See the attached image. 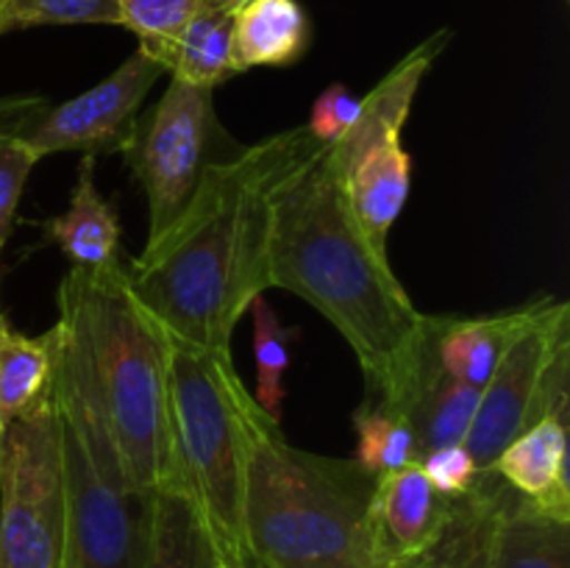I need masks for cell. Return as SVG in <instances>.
<instances>
[{"instance_id": "6da1fadb", "label": "cell", "mask_w": 570, "mask_h": 568, "mask_svg": "<svg viewBox=\"0 0 570 568\" xmlns=\"http://www.w3.org/2000/svg\"><path fill=\"white\" fill-rule=\"evenodd\" d=\"M306 137L287 128L209 161L184 215L128 262V290L167 337L232 360V332L271 287V189Z\"/></svg>"}, {"instance_id": "7a4b0ae2", "label": "cell", "mask_w": 570, "mask_h": 568, "mask_svg": "<svg viewBox=\"0 0 570 568\" xmlns=\"http://www.w3.org/2000/svg\"><path fill=\"white\" fill-rule=\"evenodd\" d=\"M267 282L309 301L345 337L376 401L401 393L426 315L367 239L323 143L306 137L271 189Z\"/></svg>"}, {"instance_id": "3957f363", "label": "cell", "mask_w": 570, "mask_h": 568, "mask_svg": "<svg viewBox=\"0 0 570 568\" xmlns=\"http://www.w3.org/2000/svg\"><path fill=\"white\" fill-rule=\"evenodd\" d=\"M245 543L259 568H384L371 529L376 477L356 460L295 449L243 399Z\"/></svg>"}, {"instance_id": "277c9868", "label": "cell", "mask_w": 570, "mask_h": 568, "mask_svg": "<svg viewBox=\"0 0 570 568\" xmlns=\"http://www.w3.org/2000/svg\"><path fill=\"white\" fill-rule=\"evenodd\" d=\"M59 321L81 351L128 482L142 493L181 490L167 337L128 290L126 262L104 271L70 267L59 284Z\"/></svg>"}, {"instance_id": "5b68a950", "label": "cell", "mask_w": 570, "mask_h": 568, "mask_svg": "<svg viewBox=\"0 0 570 568\" xmlns=\"http://www.w3.org/2000/svg\"><path fill=\"white\" fill-rule=\"evenodd\" d=\"M50 393L65 477L61 568H145L154 493L128 482L70 329L53 323Z\"/></svg>"}, {"instance_id": "8992f818", "label": "cell", "mask_w": 570, "mask_h": 568, "mask_svg": "<svg viewBox=\"0 0 570 568\" xmlns=\"http://www.w3.org/2000/svg\"><path fill=\"white\" fill-rule=\"evenodd\" d=\"M167 373L181 493L193 501L215 555L250 557L243 527V399L248 388L237 376L234 360L170 337Z\"/></svg>"}, {"instance_id": "52a82bcc", "label": "cell", "mask_w": 570, "mask_h": 568, "mask_svg": "<svg viewBox=\"0 0 570 568\" xmlns=\"http://www.w3.org/2000/svg\"><path fill=\"white\" fill-rule=\"evenodd\" d=\"M451 31H438L404 56L362 98L354 126L326 145L343 182L345 198L362 232L379 251H387L390 228L399 221L412 187V156L401 143L423 76L449 45Z\"/></svg>"}, {"instance_id": "ba28073f", "label": "cell", "mask_w": 570, "mask_h": 568, "mask_svg": "<svg viewBox=\"0 0 570 568\" xmlns=\"http://www.w3.org/2000/svg\"><path fill=\"white\" fill-rule=\"evenodd\" d=\"M568 379L570 306L557 298L532 301L527 323L482 388L468 432L465 449L482 471L540 418H568Z\"/></svg>"}, {"instance_id": "9c48e42d", "label": "cell", "mask_w": 570, "mask_h": 568, "mask_svg": "<svg viewBox=\"0 0 570 568\" xmlns=\"http://www.w3.org/2000/svg\"><path fill=\"white\" fill-rule=\"evenodd\" d=\"M65 477L53 393L0 438V568H61Z\"/></svg>"}, {"instance_id": "30bf717a", "label": "cell", "mask_w": 570, "mask_h": 568, "mask_svg": "<svg viewBox=\"0 0 570 568\" xmlns=\"http://www.w3.org/2000/svg\"><path fill=\"white\" fill-rule=\"evenodd\" d=\"M215 89L173 81L148 115L137 117L122 156L148 200V239L165 234L193 200L215 137ZM145 239V243H148Z\"/></svg>"}, {"instance_id": "8fae6325", "label": "cell", "mask_w": 570, "mask_h": 568, "mask_svg": "<svg viewBox=\"0 0 570 568\" xmlns=\"http://www.w3.org/2000/svg\"><path fill=\"white\" fill-rule=\"evenodd\" d=\"M165 76V67L150 59L142 48L134 50L111 76L87 92L53 106L20 134L39 156L70 154L100 156L122 150L142 100L150 87Z\"/></svg>"}, {"instance_id": "7c38bea8", "label": "cell", "mask_w": 570, "mask_h": 568, "mask_svg": "<svg viewBox=\"0 0 570 568\" xmlns=\"http://www.w3.org/2000/svg\"><path fill=\"white\" fill-rule=\"evenodd\" d=\"M460 496H445L429 482L421 466L376 477L371 529L382 566L429 549L449 527Z\"/></svg>"}, {"instance_id": "4fadbf2b", "label": "cell", "mask_w": 570, "mask_h": 568, "mask_svg": "<svg viewBox=\"0 0 570 568\" xmlns=\"http://www.w3.org/2000/svg\"><path fill=\"white\" fill-rule=\"evenodd\" d=\"M479 395L482 390L456 382L438 365L426 337V321H423V337L404 388L390 404L384 401L379 404L404 418L415 438L417 454L423 457L440 445L465 443L473 415H476Z\"/></svg>"}, {"instance_id": "5bb4252c", "label": "cell", "mask_w": 570, "mask_h": 568, "mask_svg": "<svg viewBox=\"0 0 570 568\" xmlns=\"http://www.w3.org/2000/svg\"><path fill=\"white\" fill-rule=\"evenodd\" d=\"M488 471L549 516L570 521L566 415L540 418L501 449Z\"/></svg>"}, {"instance_id": "9a60e30c", "label": "cell", "mask_w": 570, "mask_h": 568, "mask_svg": "<svg viewBox=\"0 0 570 568\" xmlns=\"http://www.w3.org/2000/svg\"><path fill=\"white\" fill-rule=\"evenodd\" d=\"M532 304L493 315H426V337L438 365L456 382L482 390L527 323Z\"/></svg>"}, {"instance_id": "2e32d148", "label": "cell", "mask_w": 570, "mask_h": 568, "mask_svg": "<svg viewBox=\"0 0 570 568\" xmlns=\"http://www.w3.org/2000/svg\"><path fill=\"white\" fill-rule=\"evenodd\" d=\"M482 568H570V521L549 516L507 484Z\"/></svg>"}, {"instance_id": "e0dca14e", "label": "cell", "mask_w": 570, "mask_h": 568, "mask_svg": "<svg viewBox=\"0 0 570 568\" xmlns=\"http://www.w3.org/2000/svg\"><path fill=\"white\" fill-rule=\"evenodd\" d=\"M45 239L59 245L78 271H104L120 259V221L95 187V156H81L70 206L42 223Z\"/></svg>"}, {"instance_id": "ac0fdd59", "label": "cell", "mask_w": 570, "mask_h": 568, "mask_svg": "<svg viewBox=\"0 0 570 568\" xmlns=\"http://www.w3.org/2000/svg\"><path fill=\"white\" fill-rule=\"evenodd\" d=\"M234 14L237 9L209 0L176 37L145 53L159 61L165 72H170L173 81L204 89L220 87L223 81L237 76L232 56Z\"/></svg>"}, {"instance_id": "d6986e66", "label": "cell", "mask_w": 570, "mask_h": 568, "mask_svg": "<svg viewBox=\"0 0 570 568\" xmlns=\"http://www.w3.org/2000/svg\"><path fill=\"white\" fill-rule=\"evenodd\" d=\"M309 20L298 0H248L234 14V70L287 67L306 53Z\"/></svg>"}, {"instance_id": "ffe728a7", "label": "cell", "mask_w": 570, "mask_h": 568, "mask_svg": "<svg viewBox=\"0 0 570 568\" xmlns=\"http://www.w3.org/2000/svg\"><path fill=\"white\" fill-rule=\"evenodd\" d=\"M507 484L493 471H482L479 482L456 499L449 527L429 549L390 562L384 568H482L490 529Z\"/></svg>"}, {"instance_id": "44dd1931", "label": "cell", "mask_w": 570, "mask_h": 568, "mask_svg": "<svg viewBox=\"0 0 570 568\" xmlns=\"http://www.w3.org/2000/svg\"><path fill=\"white\" fill-rule=\"evenodd\" d=\"M53 356V329L39 337H28L0 315V438L17 415L31 410L48 393Z\"/></svg>"}, {"instance_id": "7402d4cb", "label": "cell", "mask_w": 570, "mask_h": 568, "mask_svg": "<svg viewBox=\"0 0 570 568\" xmlns=\"http://www.w3.org/2000/svg\"><path fill=\"white\" fill-rule=\"evenodd\" d=\"M212 546L193 501L181 490L154 493L145 568H209Z\"/></svg>"}, {"instance_id": "603a6c76", "label": "cell", "mask_w": 570, "mask_h": 568, "mask_svg": "<svg viewBox=\"0 0 570 568\" xmlns=\"http://www.w3.org/2000/svg\"><path fill=\"white\" fill-rule=\"evenodd\" d=\"M354 427L356 434H360L356 462L367 473H373V477L401 471V468H410L421 462L412 429L406 427L404 418L395 415L393 410H387L379 401L367 399L354 412Z\"/></svg>"}, {"instance_id": "cb8c5ba5", "label": "cell", "mask_w": 570, "mask_h": 568, "mask_svg": "<svg viewBox=\"0 0 570 568\" xmlns=\"http://www.w3.org/2000/svg\"><path fill=\"white\" fill-rule=\"evenodd\" d=\"M254 317V360H256V404L271 418H282L284 401V373L289 368V340L295 337L293 329H284L273 315L265 295L250 304Z\"/></svg>"}, {"instance_id": "d4e9b609", "label": "cell", "mask_w": 570, "mask_h": 568, "mask_svg": "<svg viewBox=\"0 0 570 568\" xmlns=\"http://www.w3.org/2000/svg\"><path fill=\"white\" fill-rule=\"evenodd\" d=\"M33 26H120L117 0H0V33Z\"/></svg>"}, {"instance_id": "484cf974", "label": "cell", "mask_w": 570, "mask_h": 568, "mask_svg": "<svg viewBox=\"0 0 570 568\" xmlns=\"http://www.w3.org/2000/svg\"><path fill=\"white\" fill-rule=\"evenodd\" d=\"M209 0H117L120 26L137 33L139 48L150 50L176 37Z\"/></svg>"}, {"instance_id": "4316f807", "label": "cell", "mask_w": 570, "mask_h": 568, "mask_svg": "<svg viewBox=\"0 0 570 568\" xmlns=\"http://www.w3.org/2000/svg\"><path fill=\"white\" fill-rule=\"evenodd\" d=\"M42 159L31 145L22 143L20 137H0V248L9 239L11 226H14L17 206H20L22 189H26L28 173Z\"/></svg>"}, {"instance_id": "83f0119b", "label": "cell", "mask_w": 570, "mask_h": 568, "mask_svg": "<svg viewBox=\"0 0 570 568\" xmlns=\"http://www.w3.org/2000/svg\"><path fill=\"white\" fill-rule=\"evenodd\" d=\"M417 466L423 468L429 482L445 496L468 493V490L479 482V477H482V468L476 466V460H473L471 451L465 449V443L432 449L429 454L421 457Z\"/></svg>"}, {"instance_id": "f1b7e54d", "label": "cell", "mask_w": 570, "mask_h": 568, "mask_svg": "<svg viewBox=\"0 0 570 568\" xmlns=\"http://www.w3.org/2000/svg\"><path fill=\"white\" fill-rule=\"evenodd\" d=\"M362 109V98L351 95L343 84H332L317 95L309 117V134L323 145H332L356 123Z\"/></svg>"}, {"instance_id": "f546056e", "label": "cell", "mask_w": 570, "mask_h": 568, "mask_svg": "<svg viewBox=\"0 0 570 568\" xmlns=\"http://www.w3.org/2000/svg\"><path fill=\"white\" fill-rule=\"evenodd\" d=\"M48 109L50 100L42 95H3L0 98V137H6V134L20 137Z\"/></svg>"}, {"instance_id": "4dcf8cb0", "label": "cell", "mask_w": 570, "mask_h": 568, "mask_svg": "<svg viewBox=\"0 0 570 568\" xmlns=\"http://www.w3.org/2000/svg\"><path fill=\"white\" fill-rule=\"evenodd\" d=\"M209 568H259V562L250 560V557L215 555V551H212V566Z\"/></svg>"}, {"instance_id": "1f68e13d", "label": "cell", "mask_w": 570, "mask_h": 568, "mask_svg": "<svg viewBox=\"0 0 570 568\" xmlns=\"http://www.w3.org/2000/svg\"><path fill=\"white\" fill-rule=\"evenodd\" d=\"M212 3L228 6V9H239V6H245V3H248V0H212Z\"/></svg>"}, {"instance_id": "d6a6232c", "label": "cell", "mask_w": 570, "mask_h": 568, "mask_svg": "<svg viewBox=\"0 0 570 568\" xmlns=\"http://www.w3.org/2000/svg\"><path fill=\"white\" fill-rule=\"evenodd\" d=\"M0 251H3V248H0ZM0 315H3V312H0Z\"/></svg>"}]
</instances>
